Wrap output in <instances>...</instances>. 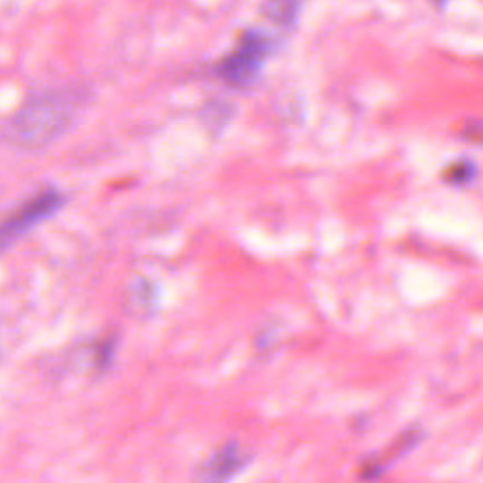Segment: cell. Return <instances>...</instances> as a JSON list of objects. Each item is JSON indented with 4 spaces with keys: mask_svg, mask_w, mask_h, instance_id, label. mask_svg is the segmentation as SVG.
I'll list each match as a JSON object with an SVG mask.
<instances>
[{
    "mask_svg": "<svg viewBox=\"0 0 483 483\" xmlns=\"http://www.w3.org/2000/svg\"><path fill=\"white\" fill-rule=\"evenodd\" d=\"M80 108L82 99L74 91L34 94L8 120L3 137L19 149H44L74 125Z\"/></svg>",
    "mask_w": 483,
    "mask_h": 483,
    "instance_id": "1",
    "label": "cell"
},
{
    "mask_svg": "<svg viewBox=\"0 0 483 483\" xmlns=\"http://www.w3.org/2000/svg\"><path fill=\"white\" fill-rule=\"evenodd\" d=\"M274 49V38L261 29H246L235 48L216 65L218 78L233 87L255 84L259 74Z\"/></svg>",
    "mask_w": 483,
    "mask_h": 483,
    "instance_id": "2",
    "label": "cell"
},
{
    "mask_svg": "<svg viewBox=\"0 0 483 483\" xmlns=\"http://www.w3.org/2000/svg\"><path fill=\"white\" fill-rule=\"evenodd\" d=\"M65 206V195L61 191L48 187L31 197L25 204L19 206L12 216L0 223V242L6 247L13 238L25 235L32 227L40 225L48 218L55 216Z\"/></svg>",
    "mask_w": 483,
    "mask_h": 483,
    "instance_id": "3",
    "label": "cell"
},
{
    "mask_svg": "<svg viewBox=\"0 0 483 483\" xmlns=\"http://www.w3.org/2000/svg\"><path fill=\"white\" fill-rule=\"evenodd\" d=\"M247 462L246 452L238 443L230 442L225 443L210 459L202 462V467L197 470V483H228L233 479Z\"/></svg>",
    "mask_w": 483,
    "mask_h": 483,
    "instance_id": "4",
    "label": "cell"
},
{
    "mask_svg": "<svg viewBox=\"0 0 483 483\" xmlns=\"http://www.w3.org/2000/svg\"><path fill=\"white\" fill-rule=\"evenodd\" d=\"M302 6L299 3H270L263 6V12L268 19L282 27H291L297 19Z\"/></svg>",
    "mask_w": 483,
    "mask_h": 483,
    "instance_id": "5",
    "label": "cell"
},
{
    "mask_svg": "<svg viewBox=\"0 0 483 483\" xmlns=\"http://www.w3.org/2000/svg\"><path fill=\"white\" fill-rule=\"evenodd\" d=\"M157 289L148 280H137L130 287V302L137 306V310L149 312L157 304Z\"/></svg>",
    "mask_w": 483,
    "mask_h": 483,
    "instance_id": "6",
    "label": "cell"
},
{
    "mask_svg": "<svg viewBox=\"0 0 483 483\" xmlns=\"http://www.w3.org/2000/svg\"><path fill=\"white\" fill-rule=\"evenodd\" d=\"M476 176V165L469 159L465 161H457L453 165H450L443 172V180L452 185H465L470 183Z\"/></svg>",
    "mask_w": 483,
    "mask_h": 483,
    "instance_id": "7",
    "label": "cell"
},
{
    "mask_svg": "<svg viewBox=\"0 0 483 483\" xmlns=\"http://www.w3.org/2000/svg\"><path fill=\"white\" fill-rule=\"evenodd\" d=\"M4 249V246H3V242H0V251H3Z\"/></svg>",
    "mask_w": 483,
    "mask_h": 483,
    "instance_id": "8",
    "label": "cell"
}]
</instances>
